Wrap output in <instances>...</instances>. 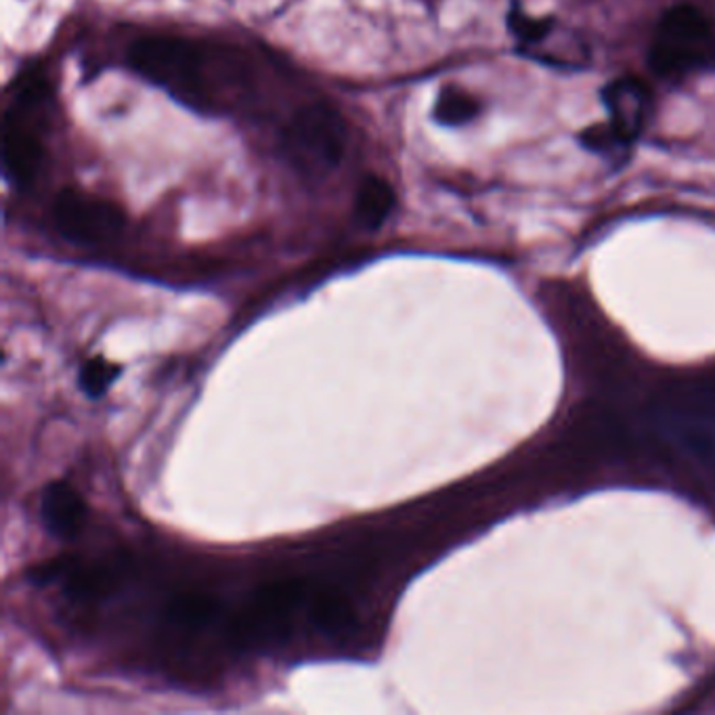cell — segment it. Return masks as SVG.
<instances>
[{
  "instance_id": "ba28073f",
  "label": "cell",
  "mask_w": 715,
  "mask_h": 715,
  "mask_svg": "<svg viewBox=\"0 0 715 715\" xmlns=\"http://www.w3.org/2000/svg\"><path fill=\"white\" fill-rule=\"evenodd\" d=\"M85 512H87V504L71 484L57 481L46 487L41 502V514L46 529L53 535L71 537L82 527Z\"/></svg>"
},
{
  "instance_id": "5bb4252c",
  "label": "cell",
  "mask_w": 715,
  "mask_h": 715,
  "mask_svg": "<svg viewBox=\"0 0 715 715\" xmlns=\"http://www.w3.org/2000/svg\"><path fill=\"white\" fill-rule=\"evenodd\" d=\"M510 30L514 32V36L525 46L539 45L544 43L554 30V20L550 18H530L527 13H523L521 9H514L507 18Z\"/></svg>"
},
{
  "instance_id": "8fae6325",
  "label": "cell",
  "mask_w": 715,
  "mask_h": 715,
  "mask_svg": "<svg viewBox=\"0 0 715 715\" xmlns=\"http://www.w3.org/2000/svg\"><path fill=\"white\" fill-rule=\"evenodd\" d=\"M394 208V191L391 183L380 177H366L355 195V216L368 227L378 230Z\"/></svg>"
},
{
  "instance_id": "30bf717a",
  "label": "cell",
  "mask_w": 715,
  "mask_h": 715,
  "mask_svg": "<svg viewBox=\"0 0 715 715\" xmlns=\"http://www.w3.org/2000/svg\"><path fill=\"white\" fill-rule=\"evenodd\" d=\"M309 613L317 629L329 638H343L355 629L357 613L345 594L336 590H320L309 596Z\"/></svg>"
},
{
  "instance_id": "4fadbf2b",
  "label": "cell",
  "mask_w": 715,
  "mask_h": 715,
  "mask_svg": "<svg viewBox=\"0 0 715 715\" xmlns=\"http://www.w3.org/2000/svg\"><path fill=\"white\" fill-rule=\"evenodd\" d=\"M120 366L110 364L101 357H92L82 369H80V387L92 399L105 394L108 389L114 384L115 378L120 376Z\"/></svg>"
},
{
  "instance_id": "52a82bcc",
  "label": "cell",
  "mask_w": 715,
  "mask_h": 715,
  "mask_svg": "<svg viewBox=\"0 0 715 715\" xmlns=\"http://www.w3.org/2000/svg\"><path fill=\"white\" fill-rule=\"evenodd\" d=\"M602 99L608 110V122L625 145L643 133L650 105V91L643 80L619 78L606 85Z\"/></svg>"
},
{
  "instance_id": "2e32d148",
  "label": "cell",
  "mask_w": 715,
  "mask_h": 715,
  "mask_svg": "<svg viewBox=\"0 0 715 715\" xmlns=\"http://www.w3.org/2000/svg\"><path fill=\"white\" fill-rule=\"evenodd\" d=\"M579 141H581V145L585 149H592V152H599V154H608V152H615L617 147L625 145L611 122L588 126L585 131H581Z\"/></svg>"
},
{
  "instance_id": "7c38bea8",
  "label": "cell",
  "mask_w": 715,
  "mask_h": 715,
  "mask_svg": "<svg viewBox=\"0 0 715 715\" xmlns=\"http://www.w3.org/2000/svg\"><path fill=\"white\" fill-rule=\"evenodd\" d=\"M481 112V103L470 94L461 91L458 87H445L438 94L435 105V118L440 124L447 126H460L477 118Z\"/></svg>"
},
{
  "instance_id": "6da1fadb",
  "label": "cell",
  "mask_w": 715,
  "mask_h": 715,
  "mask_svg": "<svg viewBox=\"0 0 715 715\" xmlns=\"http://www.w3.org/2000/svg\"><path fill=\"white\" fill-rule=\"evenodd\" d=\"M133 69L202 112L227 110L233 51L179 36H147L129 48Z\"/></svg>"
},
{
  "instance_id": "3957f363",
  "label": "cell",
  "mask_w": 715,
  "mask_h": 715,
  "mask_svg": "<svg viewBox=\"0 0 715 715\" xmlns=\"http://www.w3.org/2000/svg\"><path fill=\"white\" fill-rule=\"evenodd\" d=\"M715 62V34L710 20L694 7H673L661 18L650 43L648 64L657 76L678 78Z\"/></svg>"
},
{
  "instance_id": "277c9868",
  "label": "cell",
  "mask_w": 715,
  "mask_h": 715,
  "mask_svg": "<svg viewBox=\"0 0 715 715\" xmlns=\"http://www.w3.org/2000/svg\"><path fill=\"white\" fill-rule=\"evenodd\" d=\"M309 596L311 594L302 579H277L262 585L233 622V636L242 645L283 643L290 636L294 615Z\"/></svg>"
},
{
  "instance_id": "9c48e42d",
  "label": "cell",
  "mask_w": 715,
  "mask_h": 715,
  "mask_svg": "<svg viewBox=\"0 0 715 715\" xmlns=\"http://www.w3.org/2000/svg\"><path fill=\"white\" fill-rule=\"evenodd\" d=\"M219 602L202 592H183L166 604V622L181 638H198L219 617Z\"/></svg>"
},
{
  "instance_id": "8992f818",
  "label": "cell",
  "mask_w": 715,
  "mask_h": 715,
  "mask_svg": "<svg viewBox=\"0 0 715 715\" xmlns=\"http://www.w3.org/2000/svg\"><path fill=\"white\" fill-rule=\"evenodd\" d=\"M43 158V138L15 103L2 122V164L7 177L15 185L30 183L36 177Z\"/></svg>"
},
{
  "instance_id": "7a4b0ae2",
  "label": "cell",
  "mask_w": 715,
  "mask_h": 715,
  "mask_svg": "<svg viewBox=\"0 0 715 715\" xmlns=\"http://www.w3.org/2000/svg\"><path fill=\"white\" fill-rule=\"evenodd\" d=\"M345 118L327 103L302 105L281 131L288 161L306 177H325L345 158Z\"/></svg>"
},
{
  "instance_id": "5b68a950",
  "label": "cell",
  "mask_w": 715,
  "mask_h": 715,
  "mask_svg": "<svg viewBox=\"0 0 715 715\" xmlns=\"http://www.w3.org/2000/svg\"><path fill=\"white\" fill-rule=\"evenodd\" d=\"M53 223L55 230L69 242L99 246L112 242L122 233L126 214L112 200L87 191L66 189L53 204Z\"/></svg>"
},
{
  "instance_id": "9a60e30c",
  "label": "cell",
  "mask_w": 715,
  "mask_h": 715,
  "mask_svg": "<svg viewBox=\"0 0 715 715\" xmlns=\"http://www.w3.org/2000/svg\"><path fill=\"white\" fill-rule=\"evenodd\" d=\"M684 445L694 456V460L701 461L715 479V431H707L701 426L684 428Z\"/></svg>"
}]
</instances>
